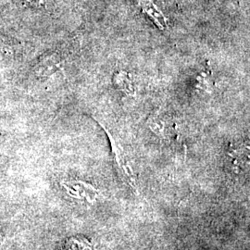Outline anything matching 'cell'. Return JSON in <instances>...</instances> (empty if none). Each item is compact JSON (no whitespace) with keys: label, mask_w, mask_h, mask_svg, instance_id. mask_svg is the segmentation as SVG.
<instances>
[{"label":"cell","mask_w":250,"mask_h":250,"mask_svg":"<svg viewBox=\"0 0 250 250\" xmlns=\"http://www.w3.org/2000/svg\"><path fill=\"white\" fill-rule=\"evenodd\" d=\"M105 133H107L108 139L110 141L112 153L114 156V161L116 163L117 168L122 176V178L133 188L134 190H137V178L135 175L133 166L131 164V161L129 159V156L127 152L125 151L124 146L121 143L120 140H118L114 135L110 134L107 127L102 125Z\"/></svg>","instance_id":"cell-1"},{"label":"cell","mask_w":250,"mask_h":250,"mask_svg":"<svg viewBox=\"0 0 250 250\" xmlns=\"http://www.w3.org/2000/svg\"><path fill=\"white\" fill-rule=\"evenodd\" d=\"M146 125L152 133L164 140H171L176 134V124L173 118L162 110H157L149 116Z\"/></svg>","instance_id":"cell-2"},{"label":"cell","mask_w":250,"mask_h":250,"mask_svg":"<svg viewBox=\"0 0 250 250\" xmlns=\"http://www.w3.org/2000/svg\"><path fill=\"white\" fill-rule=\"evenodd\" d=\"M67 60L66 51L59 49L44 57L35 67V73L38 77H48L62 68Z\"/></svg>","instance_id":"cell-3"},{"label":"cell","mask_w":250,"mask_h":250,"mask_svg":"<svg viewBox=\"0 0 250 250\" xmlns=\"http://www.w3.org/2000/svg\"><path fill=\"white\" fill-rule=\"evenodd\" d=\"M152 22L160 30L168 28V19L163 12L161 0H134Z\"/></svg>","instance_id":"cell-4"},{"label":"cell","mask_w":250,"mask_h":250,"mask_svg":"<svg viewBox=\"0 0 250 250\" xmlns=\"http://www.w3.org/2000/svg\"><path fill=\"white\" fill-rule=\"evenodd\" d=\"M62 186L67 190V192L76 198H85L88 201H92L98 196V191L87 183L81 181H68L63 182Z\"/></svg>","instance_id":"cell-5"},{"label":"cell","mask_w":250,"mask_h":250,"mask_svg":"<svg viewBox=\"0 0 250 250\" xmlns=\"http://www.w3.org/2000/svg\"><path fill=\"white\" fill-rule=\"evenodd\" d=\"M112 83L114 86L120 92L124 93L128 97H134L136 90L135 83L131 76V74L125 70L117 71L112 77Z\"/></svg>","instance_id":"cell-6"},{"label":"cell","mask_w":250,"mask_h":250,"mask_svg":"<svg viewBox=\"0 0 250 250\" xmlns=\"http://www.w3.org/2000/svg\"><path fill=\"white\" fill-rule=\"evenodd\" d=\"M196 88L199 91L210 92L212 88V70L209 62L207 63L204 70L199 72L196 77Z\"/></svg>","instance_id":"cell-7"},{"label":"cell","mask_w":250,"mask_h":250,"mask_svg":"<svg viewBox=\"0 0 250 250\" xmlns=\"http://www.w3.org/2000/svg\"><path fill=\"white\" fill-rule=\"evenodd\" d=\"M229 156L232 168L237 170H240L247 163V158H249V148L247 149V147H239L237 149H232Z\"/></svg>","instance_id":"cell-8"},{"label":"cell","mask_w":250,"mask_h":250,"mask_svg":"<svg viewBox=\"0 0 250 250\" xmlns=\"http://www.w3.org/2000/svg\"><path fill=\"white\" fill-rule=\"evenodd\" d=\"M28 2H30L31 4L35 5L36 7H41L45 5V0H27Z\"/></svg>","instance_id":"cell-9"},{"label":"cell","mask_w":250,"mask_h":250,"mask_svg":"<svg viewBox=\"0 0 250 250\" xmlns=\"http://www.w3.org/2000/svg\"><path fill=\"white\" fill-rule=\"evenodd\" d=\"M2 241V236H1V233H0V242Z\"/></svg>","instance_id":"cell-10"}]
</instances>
